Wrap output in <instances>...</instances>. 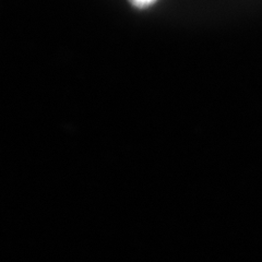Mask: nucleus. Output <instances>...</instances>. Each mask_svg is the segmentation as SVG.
I'll return each instance as SVG.
<instances>
[{
  "mask_svg": "<svg viewBox=\"0 0 262 262\" xmlns=\"http://www.w3.org/2000/svg\"><path fill=\"white\" fill-rule=\"evenodd\" d=\"M158 0H129V3L139 9H143V8H147L157 3Z\"/></svg>",
  "mask_w": 262,
  "mask_h": 262,
  "instance_id": "obj_1",
  "label": "nucleus"
}]
</instances>
